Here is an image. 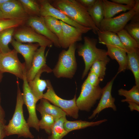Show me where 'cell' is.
I'll use <instances>...</instances> for the list:
<instances>
[{
	"instance_id": "1",
	"label": "cell",
	"mask_w": 139,
	"mask_h": 139,
	"mask_svg": "<svg viewBox=\"0 0 139 139\" xmlns=\"http://www.w3.org/2000/svg\"><path fill=\"white\" fill-rule=\"evenodd\" d=\"M51 5L59 10L76 23L90 28L97 34L100 30L95 25L87 10L77 0L50 1Z\"/></svg>"
},
{
	"instance_id": "2",
	"label": "cell",
	"mask_w": 139,
	"mask_h": 139,
	"mask_svg": "<svg viewBox=\"0 0 139 139\" xmlns=\"http://www.w3.org/2000/svg\"><path fill=\"white\" fill-rule=\"evenodd\" d=\"M17 86L16 104L15 111L12 119L7 125H5V129L6 136L16 134L19 137H23L31 139L34 138L30 132V127L23 115V106L24 104L23 93L19 87V83L17 81Z\"/></svg>"
},
{
	"instance_id": "3",
	"label": "cell",
	"mask_w": 139,
	"mask_h": 139,
	"mask_svg": "<svg viewBox=\"0 0 139 139\" xmlns=\"http://www.w3.org/2000/svg\"><path fill=\"white\" fill-rule=\"evenodd\" d=\"M84 42L80 45L77 48L78 55L81 57L85 64V68L82 75L83 79L87 74L92 65L95 62L99 60L110 61L105 50L96 47L97 40L88 36L84 37Z\"/></svg>"
},
{
	"instance_id": "4",
	"label": "cell",
	"mask_w": 139,
	"mask_h": 139,
	"mask_svg": "<svg viewBox=\"0 0 139 139\" xmlns=\"http://www.w3.org/2000/svg\"><path fill=\"white\" fill-rule=\"evenodd\" d=\"M75 43L71 45L67 50H62L59 55L58 61L52 70L57 78L71 79L74 75L77 68L75 53Z\"/></svg>"
},
{
	"instance_id": "5",
	"label": "cell",
	"mask_w": 139,
	"mask_h": 139,
	"mask_svg": "<svg viewBox=\"0 0 139 139\" xmlns=\"http://www.w3.org/2000/svg\"><path fill=\"white\" fill-rule=\"evenodd\" d=\"M102 89L99 86H94L86 79L82 85L80 94L76 103L79 110L89 112L100 99Z\"/></svg>"
},
{
	"instance_id": "6",
	"label": "cell",
	"mask_w": 139,
	"mask_h": 139,
	"mask_svg": "<svg viewBox=\"0 0 139 139\" xmlns=\"http://www.w3.org/2000/svg\"><path fill=\"white\" fill-rule=\"evenodd\" d=\"M46 80L47 90L46 92L43 94L42 98L47 100L54 105L61 108L67 115L74 118H77L79 110L76 104V95L72 99L70 100L60 98L56 93L50 81Z\"/></svg>"
},
{
	"instance_id": "7",
	"label": "cell",
	"mask_w": 139,
	"mask_h": 139,
	"mask_svg": "<svg viewBox=\"0 0 139 139\" xmlns=\"http://www.w3.org/2000/svg\"><path fill=\"white\" fill-rule=\"evenodd\" d=\"M14 49L6 53L0 54V72L12 74L23 80L26 73L24 63H22Z\"/></svg>"
},
{
	"instance_id": "8",
	"label": "cell",
	"mask_w": 139,
	"mask_h": 139,
	"mask_svg": "<svg viewBox=\"0 0 139 139\" xmlns=\"http://www.w3.org/2000/svg\"><path fill=\"white\" fill-rule=\"evenodd\" d=\"M13 37L16 41L21 43H36L40 46L50 47L53 43L45 37L36 32L27 25L21 26L15 28Z\"/></svg>"
},
{
	"instance_id": "9",
	"label": "cell",
	"mask_w": 139,
	"mask_h": 139,
	"mask_svg": "<svg viewBox=\"0 0 139 139\" xmlns=\"http://www.w3.org/2000/svg\"><path fill=\"white\" fill-rule=\"evenodd\" d=\"M23 97L24 103L27 106L29 116L27 123L30 127H33L39 131L40 128L38 119L36 111V104L38 101L31 91L29 85L25 74L23 80Z\"/></svg>"
},
{
	"instance_id": "10",
	"label": "cell",
	"mask_w": 139,
	"mask_h": 139,
	"mask_svg": "<svg viewBox=\"0 0 139 139\" xmlns=\"http://www.w3.org/2000/svg\"><path fill=\"white\" fill-rule=\"evenodd\" d=\"M38 1L40 6L41 16L44 17L48 16L54 17L79 29L83 33L92 30L90 28L83 26L76 23L60 10L54 7L51 4L50 1L40 0Z\"/></svg>"
},
{
	"instance_id": "11",
	"label": "cell",
	"mask_w": 139,
	"mask_h": 139,
	"mask_svg": "<svg viewBox=\"0 0 139 139\" xmlns=\"http://www.w3.org/2000/svg\"><path fill=\"white\" fill-rule=\"evenodd\" d=\"M134 14V8L117 16L104 18L100 24V30L108 31L116 33L124 29Z\"/></svg>"
},
{
	"instance_id": "12",
	"label": "cell",
	"mask_w": 139,
	"mask_h": 139,
	"mask_svg": "<svg viewBox=\"0 0 139 139\" xmlns=\"http://www.w3.org/2000/svg\"><path fill=\"white\" fill-rule=\"evenodd\" d=\"M25 24L37 33L50 40L55 47H61L58 37L48 28L44 17L41 16H29Z\"/></svg>"
},
{
	"instance_id": "13",
	"label": "cell",
	"mask_w": 139,
	"mask_h": 139,
	"mask_svg": "<svg viewBox=\"0 0 139 139\" xmlns=\"http://www.w3.org/2000/svg\"><path fill=\"white\" fill-rule=\"evenodd\" d=\"M117 75L116 74L102 88V93L99 102L92 114L89 117V119L93 118L102 110L107 108H111L114 111H117V107L115 103V99L112 97L111 92L114 81Z\"/></svg>"
},
{
	"instance_id": "14",
	"label": "cell",
	"mask_w": 139,
	"mask_h": 139,
	"mask_svg": "<svg viewBox=\"0 0 139 139\" xmlns=\"http://www.w3.org/2000/svg\"><path fill=\"white\" fill-rule=\"evenodd\" d=\"M0 9L8 19L25 21L29 16L24 11L19 0H9L0 5Z\"/></svg>"
},
{
	"instance_id": "15",
	"label": "cell",
	"mask_w": 139,
	"mask_h": 139,
	"mask_svg": "<svg viewBox=\"0 0 139 139\" xmlns=\"http://www.w3.org/2000/svg\"><path fill=\"white\" fill-rule=\"evenodd\" d=\"M62 28V37L59 42L61 47L66 49L71 44L81 41L83 33L79 29L60 21Z\"/></svg>"
},
{
	"instance_id": "16",
	"label": "cell",
	"mask_w": 139,
	"mask_h": 139,
	"mask_svg": "<svg viewBox=\"0 0 139 139\" xmlns=\"http://www.w3.org/2000/svg\"><path fill=\"white\" fill-rule=\"evenodd\" d=\"M11 43L14 49L18 53L20 54L24 58L27 72L31 67L33 56L39 45L37 43L23 44L16 41L14 39Z\"/></svg>"
},
{
	"instance_id": "17",
	"label": "cell",
	"mask_w": 139,
	"mask_h": 139,
	"mask_svg": "<svg viewBox=\"0 0 139 139\" xmlns=\"http://www.w3.org/2000/svg\"><path fill=\"white\" fill-rule=\"evenodd\" d=\"M52 72V70L46 65L40 69L32 80L28 82L29 87L37 101L42 98L43 92L47 85V80L40 79L41 75L44 72L48 73Z\"/></svg>"
},
{
	"instance_id": "18",
	"label": "cell",
	"mask_w": 139,
	"mask_h": 139,
	"mask_svg": "<svg viewBox=\"0 0 139 139\" xmlns=\"http://www.w3.org/2000/svg\"><path fill=\"white\" fill-rule=\"evenodd\" d=\"M46 47L45 46H40L35 53L31 67L25 74L27 80L28 82L32 80L40 69L46 65L45 55Z\"/></svg>"
},
{
	"instance_id": "19",
	"label": "cell",
	"mask_w": 139,
	"mask_h": 139,
	"mask_svg": "<svg viewBox=\"0 0 139 139\" xmlns=\"http://www.w3.org/2000/svg\"><path fill=\"white\" fill-rule=\"evenodd\" d=\"M107 50V55L112 59L115 60L118 63L119 67L117 74L124 72L127 70V57L126 51L114 46L106 45Z\"/></svg>"
},
{
	"instance_id": "20",
	"label": "cell",
	"mask_w": 139,
	"mask_h": 139,
	"mask_svg": "<svg viewBox=\"0 0 139 139\" xmlns=\"http://www.w3.org/2000/svg\"><path fill=\"white\" fill-rule=\"evenodd\" d=\"M40 100L39 103L36 105V109L41 115L46 114L51 115L54 117L55 121L67 115L61 108L51 104L47 100L42 98Z\"/></svg>"
},
{
	"instance_id": "21",
	"label": "cell",
	"mask_w": 139,
	"mask_h": 139,
	"mask_svg": "<svg viewBox=\"0 0 139 139\" xmlns=\"http://www.w3.org/2000/svg\"><path fill=\"white\" fill-rule=\"evenodd\" d=\"M97 34L100 43L117 47L126 51L117 34L108 31L99 30Z\"/></svg>"
},
{
	"instance_id": "22",
	"label": "cell",
	"mask_w": 139,
	"mask_h": 139,
	"mask_svg": "<svg viewBox=\"0 0 139 139\" xmlns=\"http://www.w3.org/2000/svg\"><path fill=\"white\" fill-rule=\"evenodd\" d=\"M127 57V70L132 72L135 85L139 87V49L126 52Z\"/></svg>"
},
{
	"instance_id": "23",
	"label": "cell",
	"mask_w": 139,
	"mask_h": 139,
	"mask_svg": "<svg viewBox=\"0 0 139 139\" xmlns=\"http://www.w3.org/2000/svg\"><path fill=\"white\" fill-rule=\"evenodd\" d=\"M102 5L104 18L113 17L119 13L129 11L132 8L129 6L119 4L107 0H103Z\"/></svg>"
},
{
	"instance_id": "24",
	"label": "cell",
	"mask_w": 139,
	"mask_h": 139,
	"mask_svg": "<svg viewBox=\"0 0 139 139\" xmlns=\"http://www.w3.org/2000/svg\"><path fill=\"white\" fill-rule=\"evenodd\" d=\"M107 121V120L106 119L91 122L81 120L70 121L67 119L64 123V126L65 130L68 133L73 130L98 126Z\"/></svg>"
},
{
	"instance_id": "25",
	"label": "cell",
	"mask_w": 139,
	"mask_h": 139,
	"mask_svg": "<svg viewBox=\"0 0 139 139\" xmlns=\"http://www.w3.org/2000/svg\"><path fill=\"white\" fill-rule=\"evenodd\" d=\"M87 10L96 27L99 29L100 24L104 19L102 0H97L94 5Z\"/></svg>"
},
{
	"instance_id": "26",
	"label": "cell",
	"mask_w": 139,
	"mask_h": 139,
	"mask_svg": "<svg viewBox=\"0 0 139 139\" xmlns=\"http://www.w3.org/2000/svg\"><path fill=\"white\" fill-rule=\"evenodd\" d=\"M126 52L139 49V44L123 29L117 33Z\"/></svg>"
},
{
	"instance_id": "27",
	"label": "cell",
	"mask_w": 139,
	"mask_h": 139,
	"mask_svg": "<svg viewBox=\"0 0 139 139\" xmlns=\"http://www.w3.org/2000/svg\"><path fill=\"white\" fill-rule=\"evenodd\" d=\"M16 28L6 29L0 32V51L1 53H6L11 51L8 45L13 39L14 33Z\"/></svg>"
},
{
	"instance_id": "28",
	"label": "cell",
	"mask_w": 139,
	"mask_h": 139,
	"mask_svg": "<svg viewBox=\"0 0 139 139\" xmlns=\"http://www.w3.org/2000/svg\"><path fill=\"white\" fill-rule=\"evenodd\" d=\"M66 120V116L63 117L55 121L48 139H62L68 134L64 126V123Z\"/></svg>"
},
{
	"instance_id": "29",
	"label": "cell",
	"mask_w": 139,
	"mask_h": 139,
	"mask_svg": "<svg viewBox=\"0 0 139 139\" xmlns=\"http://www.w3.org/2000/svg\"><path fill=\"white\" fill-rule=\"evenodd\" d=\"M118 92L119 95L125 98L121 100V102H132L139 104V87L134 86L129 90L121 88L118 90Z\"/></svg>"
},
{
	"instance_id": "30",
	"label": "cell",
	"mask_w": 139,
	"mask_h": 139,
	"mask_svg": "<svg viewBox=\"0 0 139 139\" xmlns=\"http://www.w3.org/2000/svg\"><path fill=\"white\" fill-rule=\"evenodd\" d=\"M27 14L29 16H40V8L38 1L19 0Z\"/></svg>"
},
{
	"instance_id": "31",
	"label": "cell",
	"mask_w": 139,
	"mask_h": 139,
	"mask_svg": "<svg viewBox=\"0 0 139 139\" xmlns=\"http://www.w3.org/2000/svg\"><path fill=\"white\" fill-rule=\"evenodd\" d=\"M44 18L47 26L51 32L57 36L59 42L62 37V31L60 21L51 16H46Z\"/></svg>"
},
{
	"instance_id": "32",
	"label": "cell",
	"mask_w": 139,
	"mask_h": 139,
	"mask_svg": "<svg viewBox=\"0 0 139 139\" xmlns=\"http://www.w3.org/2000/svg\"><path fill=\"white\" fill-rule=\"evenodd\" d=\"M41 118L39 121L38 125L40 128L44 129L48 134L50 135L54 125L55 122L52 116L46 114L41 115Z\"/></svg>"
},
{
	"instance_id": "33",
	"label": "cell",
	"mask_w": 139,
	"mask_h": 139,
	"mask_svg": "<svg viewBox=\"0 0 139 139\" xmlns=\"http://www.w3.org/2000/svg\"><path fill=\"white\" fill-rule=\"evenodd\" d=\"M109 62L106 61L99 60L95 62L92 65L90 71L95 73L102 81L106 74L107 65Z\"/></svg>"
},
{
	"instance_id": "34",
	"label": "cell",
	"mask_w": 139,
	"mask_h": 139,
	"mask_svg": "<svg viewBox=\"0 0 139 139\" xmlns=\"http://www.w3.org/2000/svg\"><path fill=\"white\" fill-rule=\"evenodd\" d=\"M25 22L22 20L12 19H0V32L8 29L16 28L24 25Z\"/></svg>"
},
{
	"instance_id": "35",
	"label": "cell",
	"mask_w": 139,
	"mask_h": 139,
	"mask_svg": "<svg viewBox=\"0 0 139 139\" xmlns=\"http://www.w3.org/2000/svg\"><path fill=\"white\" fill-rule=\"evenodd\" d=\"M124 29L139 44V22H131Z\"/></svg>"
},
{
	"instance_id": "36",
	"label": "cell",
	"mask_w": 139,
	"mask_h": 139,
	"mask_svg": "<svg viewBox=\"0 0 139 139\" xmlns=\"http://www.w3.org/2000/svg\"><path fill=\"white\" fill-rule=\"evenodd\" d=\"M89 83L94 86H99L101 81L98 77L94 72L90 71L86 78Z\"/></svg>"
},
{
	"instance_id": "37",
	"label": "cell",
	"mask_w": 139,
	"mask_h": 139,
	"mask_svg": "<svg viewBox=\"0 0 139 139\" xmlns=\"http://www.w3.org/2000/svg\"><path fill=\"white\" fill-rule=\"evenodd\" d=\"M135 1V3L133 7L134 14L130 20L132 22H139V0Z\"/></svg>"
},
{
	"instance_id": "38",
	"label": "cell",
	"mask_w": 139,
	"mask_h": 139,
	"mask_svg": "<svg viewBox=\"0 0 139 139\" xmlns=\"http://www.w3.org/2000/svg\"><path fill=\"white\" fill-rule=\"evenodd\" d=\"M97 0H77L83 6L86 10L92 7L95 4Z\"/></svg>"
},
{
	"instance_id": "39",
	"label": "cell",
	"mask_w": 139,
	"mask_h": 139,
	"mask_svg": "<svg viewBox=\"0 0 139 139\" xmlns=\"http://www.w3.org/2000/svg\"><path fill=\"white\" fill-rule=\"evenodd\" d=\"M111 1L119 4H125L133 8L135 5V1L134 0H111Z\"/></svg>"
},
{
	"instance_id": "40",
	"label": "cell",
	"mask_w": 139,
	"mask_h": 139,
	"mask_svg": "<svg viewBox=\"0 0 139 139\" xmlns=\"http://www.w3.org/2000/svg\"><path fill=\"white\" fill-rule=\"evenodd\" d=\"M5 123L0 120V139H3L6 136L5 129Z\"/></svg>"
},
{
	"instance_id": "41",
	"label": "cell",
	"mask_w": 139,
	"mask_h": 139,
	"mask_svg": "<svg viewBox=\"0 0 139 139\" xmlns=\"http://www.w3.org/2000/svg\"><path fill=\"white\" fill-rule=\"evenodd\" d=\"M129 104L128 107L130 111H131L134 110H136L139 111V104L136 103L132 102H127Z\"/></svg>"
},
{
	"instance_id": "42",
	"label": "cell",
	"mask_w": 139,
	"mask_h": 139,
	"mask_svg": "<svg viewBox=\"0 0 139 139\" xmlns=\"http://www.w3.org/2000/svg\"><path fill=\"white\" fill-rule=\"evenodd\" d=\"M1 98L0 94V120L5 123L6 121L5 119V111L1 105Z\"/></svg>"
},
{
	"instance_id": "43",
	"label": "cell",
	"mask_w": 139,
	"mask_h": 139,
	"mask_svg": "<svg viewBox=\"0 0 139 139\" xmlns=\"http://www.w3.org/2000/svg\"><path fill=\"white\" fill-rule=\"evenodd\" d=\"M4 19L8 18L4 15L0 9V19Z\"/></svg>"
},
{
	"instance_id": "44",
	"label": "cell",
	"mask_w": 139,
	"mask_h": 139,
	"mask_svg": "<svg viewBox=\"0 0 139 139\" xmlns=\"http://www.w3.org/2000/svg\"><path fill=\"white\" fill-rule=\"evenodd\" d=\"M9 0H0V5L8 1Z\"/></svg>"
},
{
	"instance_id": "45",
	"label": "cell",
	"mask_w": 139,
	"mask_h": 139,
	"mask_svg": "<svg viewBox=\"0 0 139 139\" xmlns=\"http://www.w3.org/2000/svg\"><path fill=\"white\" fill-rule=\"evenodd\" d=\"M2 77V73H1L0 72V82L1 81Z\"/></svg>"
},
{
	"instance_id": "46",
	"label": "cell",
	"mask_w": 139,
	"mask_h": 139,
	"mask_svg": "<svg viewBox=\"0 0 139 139\" xmlns=\"http://www.w3.org/2000/svg\"><path fill=\"white\" fill-rule=\"evenodd\" d=\"M1 53V52H0V54Z\"/></svg>"
}]
</instances>
